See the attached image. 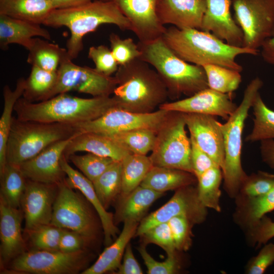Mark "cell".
Instances as JSON below:
<instances>
[{
  "instance_id": "cell-1",
  "label": "cell",
  "mask_w": 274,
  "mask_h": 274,
  "mask_svg": "<svg viewBox=\"0 0 274 274\" xmlns=\"http://www.w3.org/2000/svg\"><path fill=\"white\" fill-rule=\"evenodd\" d=\"M162 38L181 59L201 66L213 64L241 72L243 67L236 61L242 54L257 55L259 51L230 45L212 33L196 28H166Z\"/></svg>"
},
{
  "instance_id": "cell-2",
  "label": "cell",
  "mask_w": 274,
  "mask_h": 274,
  "mask_svg": "<svg viewBox=\"0 0 274 274\" xmlns=\"http://www.w3.org/2000/svg\"><path fill=\"white\" fill-rule=\"evenodd\" d=\"M116 107L113 96L85 98L64 93L39 102L20 98L14 111L21 121L73 125L96 119Z\"/></svg>"
},
{
  "instance_id": "cell-3",
  "label": "cell",
  "mask_w": 274,
  "mask_h": 274,
  "mask_svg": "<svg viewBox=\"0 0 274 274\" xmlns=\"http://www.w3.org/2000/svg\"><path fill=\"white\" fill-rule=\"evenodd\" d=\"M104 24L115 25L122 31L131 30L129 21L114 1H91L70 8L54 9L43 23L69 29L71 36L66 42V50L72 60L83 49V37Z\"/></svg>"
},
{
  "instance_id": "cell-4",
  "label": "cell",
  "mask_w": 274,
  "mask_h": 274,
  "mask_svg": "<svg viewBox=\"0 0 274 274\" xmlns=\"http://www.w3.org/2000/svg\"><path fill=\"white\" fill-rule=\"evenodd\" d=\"M146 62L138 58L119 65L113 96L118 108L136 113H149L166 102V87L161 78Z\"/></svg>"
},
{
  "instance_id": "cell-5",
  "label": "cell",
  "mask_w": 274,
  "mask_h": 274,
  "mask_svg": "<svg viewBox=\"0 0 274 274\" xmlns=\"http://www.w3.org/2000/svg\"><path fill=\"white\" fill-rule=\"evenodd\" d=\"M140 59L154 67L165 84L168 98L191 96L209 87L202 66L190 63L177 56L162 37L146 43L139 42Z\"/></svg>"
},
{
  "instance_id": "cell-6",
  "label": "cell",
  "mask_w": 274,
  "mask_h": 274,
  "mask_svg": "<svg viewBox=\"0 0 274 274\" xmlns=\"http://www.w3.org/2000/svg\"><path fill=\"white\" fill-rule=\"evenodd\" d=\"M263 85L259 77L252 80L245 90L239 105L226 122L221 124L225 151L223 179L226 191L232 197L239 193L241 185L248 176L241 163L242 135L249 110Z\"/></svg>"
},
{
  "instance_id": "cell-7",
  "label": "cell",
  "mask_w": 274,
  "mask_h": 274,
  "mask_svg": "<svg viewBox=\"0 0 274 274\" xmlns=\"http://www.w3.org/2000/svg\"><path fill=\"white\" fill-rule=\"evenodd\" d=\"M79 132L72 124L24 121L13 117L6 147V161L19 166L51 145Z\"/></svg>"
},
{
  "instance_id": "cell-8",
  "label": "cell",
  "mask_w": 274,
  "mask_h": 274,
  "mask_svg": "<svg viewBox=\"0 0 274 274\" xmlns=\"http://www.w3.org/2000/svg\"><path fill=\"white\" fill-rule=\"evenodd\" d=\"M186 126L183 113L169 111L157 132L149 156L153 166L178 169L194 174L191 140L187 134Z\"/></svg>"
},
{
  "instance_id": "cell-9",
  "label": "cell",
  "mask_w": 274,
  "mask_h": 274,
  "mask_svg": "<svg viewBox=\"0 0 274 274\" xmlns=\"http://www.w3.org/2000/svg\"><path fill=\"white\" fill-rule=\"evenodd\" d=\"M55 86L44 100L75 91L93 97L110 96L118 85L116 77L106 76L88 66L78 65L67 57L60 63Z\"/></svg>"
},
{
  "instance_id": "cell-10",
  "label": "cell",
  "mask_w": 274,
  "mask_h": 274,
  "mask_svg": "<svg viewBox=\"0 0 274 274\" xmlns=\"http://www.w3.org/2000/svg\"><path fill=\"white\" fill-rule=\"evenodd\" d=\"M232 6L243 34L242 47L259 51L274 35V0H232Z\"/></svg>"
},
{
  "instance_id": "cell-11",
  "label": "cell",
  "mask_w": 274,
  "mask_h": 274,
  "mask_svg": "<svg viewBox=\"0 0 274 274\" xmlns=\"http://www.w3.org/2000/svg\"><path fill=\"white\" fill-rule=\"evenodd\" d=\"M88 259L85 249L74 252L32 249L13 259L10 268L18 273L76 274L86 269Z\"/></svg>"
},
{
  "instance_id": "cell-12",
  "label": "cell",
  "mask_w": 274,
  "mask_h": 274,
  "mask_svg": "<svg viewBox=\"0 0 274 274\" xmlns=\"http://www.w3.org/2000/svg\"><path fill=\"white\" fill-rule=\"evenodd\" d=\"M51 224L78 232L90 240L96 234V224L90 208L65 179L58 184Z\"/></svg>"
},
{
  "instance_id": "cell-13",
  "label": "cell",
  "mask_w": 274,
  "mask_h": 274,
  "mask_svg": "<svg viewBox=\"0 0 274 274\" xmlns=\"http://www.w3.org/2000/svg\"><path fill=\"white\" fill-rule=\"evenodd\" d=\"M169 111L158 109L149 113H136L114 108L93 120L73 124L79 132H94L106 135L137 129L156 132Z\"/></svg>"
},
{
  "instance_id": "cell-14",
  "label": "cell",
  "mask_w": 274,
  "mask_h": 274,
  "mask_svg": "<svg viewBox=\"0 0 274 274\" xmlns=\"http://www.w3.org/2000/svg\"><path fill=\"white\" fill-rule=\"evenodd\" d=\"M207 208L199 199L197 188L189 185L176 190L164 205L144 217L139 224L135 235L141 236L153 226L167 222L176 216H184L193 224L202 222L207 217Z\"/></svg>"
},
{
  "instance_id": "cell-15",
  "label": "cell",
  "mask_w": 274,
  "mask_h": 274,
  "mask_svg": "<svg viewBox=\"0 0 274 274\" xmlns=\"http://www.w3.org/2000/svg\"><path fill=\"white\" fill-rule=\"evenodd\" d=\"M57 189L58 185L27 179L21 202L26 232L51 224Z\"/></svg>"
},
{
  "instance_id": "cell-16",
  "label": "cell",
  "mask_w": 274,
  "mask_h": 274,
  "mask_svg": "<svg viewBox=\"0 0 274 274\" xmlns=\"http://www.w3.org/2000/svg\"><path fill=\"white\" fill-rule=\"evenodd\" d=\"M158 1H114L129 21L131 31L140 42L146 43L161 38L166 30L157 15Z\"/></svg>"
},
{
  "instance_id": "cell-17",
  "label": "cell",
  "mask_w": 274,
  "mask_h": 274,
  "mask_svg": "<svg viewBox=\"0 0 274 274\" xmlns=\"http://www.w3.org/2000/svg\"><path fill=\"white\" fill-rule=\"evenodd\" d=\"M237 106L232 93H223L209 87L184 99L161 105L159 109L183 113H197L219 116L227 120Z\"/></svg>"
},
{
  "instance_id": "cell-18",
  "label": "cell",
  "mask_w": 274,
  "mask_h": 274,
  "mask_svg": "<svg viewBox=\"0 0 274 274\" xmlns=\"http://www.w3.org/2000/svg\"><path fill=\"white\" fill-rule=\"evenodd\" d=\"M183 116L190 136L223 171L225 151L221 123L212 115L183 113Z\"/></svg>"
},
{
  "instance_id": "cell-19",
  "label": "cell",
  "mask_w": 274,
  "mask_h": 274,
  "mask_svg": "<svg viewBox=\"0 0 274 274\" xmlns=\"http://www.w3.org/2000/svg\"><path fill=\"white\" fill-rule=\"evenodd\" d=\"M74 136L51 145L34 157L21 164L19 166L25 177L50 184L58 185L63 181L66 175L61 167L60 161L66 147Z\"/></svg>"
},
{
  "instance_id": "cell-20",
  "label": "cell",
  "mask_w": 274,
  "mask_h": 274,
  "mask_svg": "<svg viewBox=\"0 0 274 274\" xmlns=\"http://www.w3.org/2000/svg\"><path fill=\"white\" fill-rule=\"evenodd\" d=\"M206 1L200 30L212 33L230 45L242 47L243 34L230 12L232 0Z\"/></svg>"
},
{
  "instance_id": "cell-21",
  "label": "cell",
  "mask_w": 274,
  "mask_h": 274,
  "mask_svg": "<svg viewBox=\"0 0 274 274\" xmlns=\"http://www.w3.org/2000/svg\"><path fill=\"white\" fill-rule=\"evenodd\" d=\"M22 212L0 198V257L3 265L26 251L21 232Z\"/></svg>"
},
{
  "instance_id": "cell-22",
  "label": "cell",
  "mask_w": 274,
  "mask_h": 274,
  "mask_svg": "<svg viewBox=\"0 0 274 274\" xmlns=\"http://www.w3.org/2000/svg\"><path fill=\"white\" fill-rule=\"evenodd\" d=\"M206 8V0H159L157 13L164 26L201 29Z\"/></svg>"
},
{
  "instance_id": "cell-23",
  "label": "cell",
  "mask_w": 274,
  "mask_h": 274,
  "mask_svg": "<svg viewBox=\"0 0 274 274\" xmlns=\"http://www.w3.org/2000/svg\"><path fill=\"white\" fill-rule=\"evenodd\" d=\"M67 161L63 155L60 164L67 176L66 182L72 188L79 190L97 212L104 230L105 245L109 246L112 243L113 239L118 233L113 214L108 212L103 207L95 192L93 183L84 175L73 168Z\"/></svg>"
},
{
  "instance_id": "cell-24",
  "label": "cell",
  "mask_w": 274,
  "mask_h": 274,
  "mask_svg": "<svg viewBox=\"0 0 274 274\" xmlns=\"http://www.w3.org/2000/svg\"><path fill=\"white\" fill-rule=\"evenodd\" d=\"M83 151L119 161L131 153L108 135L94 132H79L71 140L63 155L67 160L71 155Z\"/></svg>"
},
{
  "instance_id": "cell-25",
  "label": "cell",
  "mask_w": 274,
  "mask_h": 274,
  "mask_svg": "<svg viewBox=\"0 0 274 274\" xmlns=\"http://www.w3.org/2000/svg\"><path fill=\"white\" fill-rule=\"evenodd\" d=\"M34 37L51 40L49 32L40 24L0 14V47L8 49L10 44H17L28 50L32 45Z\"/></svg>"
},
{
  "instance_id": "cell-26",
  "label": "cell",
  "mask_w": 274,
  "mask_h": 274,
  "mask_svg": "<svg viewBox=\"0 0 274 274\" xmlns=\"http://www.w3.org/2000/svg\"><path fill=\"white\" fill-rule=\"evenodd\" d=\"M139 225V222L134 221L124 222L123 229L115 241L108 246L95 262L81 273L102 274L118 269L126 247L130 239L135 235Z\"/></svg>"
},
{
  "instance_id": "cell-27",
  "label": "cell",
  "mask_w": 274,
  "mask_h": 274,
  "mask_svg": "<svg viewBox=\"0 0 274 274\" xmlns=\"http://www.w3.org/2000/svg\"><path fill=\"white\" fill-rule=\"evenodd\" d=\"M163 194L140 185L128 195L122 197L115 220L123 222H141L150 206Z\"/></svg>"
},
{
  "instance_id": "cell-28",
  "label": "cell",
  "mask_w": 274,
  "mask_h": 274,
  "mask_svg": "<svg viewBox=\"0 0 274 274\" xmlns=\"http://www.w3.org/2000/svg\"><path fill=\"white\" fill-rule=\"evenodd\" d=\"M197 181L196 176L189 172L175 168L153 166L141 184L156 191L164 193L193 185Z\"/></svg>"
},
{
  "instance_id": "cell-29",
  "label": "cell",
  "mask_w": 274,
  "mask_h": 274,
  "mask_svg": "<svg viewBox=\"0 0 274 274\" xmlns=\"http://www.w3.org/2000/svg\"><path fill=\"white\" fill-rule=\"evenodd\" d=\"M53 10L48 0H0V14L40 24Z\"/></svg>"
},
{
  "instance_id": "cell-30",
  "label": "cell",
  "mask_w": 274,
  "mask_h": 274,
  "mask_svg": "<svg viewBox=\"0 0 274 274\" xmlns=\"http://www.w3.org/2000/svg\"><path fill=\"white\" fill-rule=\"evenodd\" d=\"M28 51V63L51 72L57 71L61 61L69 57L66 49L38 38L33 39Z\"/></svg>"
},
{
  "instance_id": "cell-31",
  "label": "cell",
  "mask_w": 274,
  "mask_h": 274,
  "mask_svg": "<svg viewBox=\"0 0 274 274\" xmlns=\"http://www.w3.org/2000/svg\"><path fill=\"white\" fill-rule=\"evenodd\" d=\"M25 81L23 78L18 79L14 90L8 85L3 89L4 106L0 119V173L7 164L6 147L13 117L12 112L16 102L23 95Z\"/></svg>"
},
{
  "instance_id": "cell-32",
  "label": "cell",
  "mask_w": 274,
  "mask_h": 274,
  "mask_svg": "<svg viewBox=\"0 0 274 274\" xmlns=\"http://www.w3.org/2000/svg\"><path fill=\"white\" fill-rule=\"evenodd\" d=\"M121 163V196L124 197L141 185L153 165L149 156L133 153L126 155Z\"/></svg>"
},
{
  "instance_id": "cell-33",
  "label": "cell",
  "mask_w": 274,
  "mask_h": 274,
  "mask_svg": "<svg viewBox=\"0 0 274 274\" xmlns=\"http://www.w3.org/2000/svg\"><path fill=\"white\" fill-rule=\"evenodd\" d=\"M0 177V198L11 207L19 208L27 181L19 166L7 163Z\"/></svg>"
},
{
  "instance_id": "cell-34",
  "label": "cell",
  "mask_w": 274,
  "mask_h": 274,
  "mask_svg": "<svg viewBox=\"0 0 274 274\" xmlns=\"http://www.w3.org/2000/svg\"><path fill=\"white\" fill-rule=\"evenodd\" d=\"M99 200L107 210L122 191V163L115 161L93 182Z\"/></svg>"
},
{
  "instance_id": "cell-35",
  "label": "cell",
  "mask_w": 274,
  "mask_h": 274,
  "mask_svg": "<svg viewBox=\"0 0 274 274\" xmlns=\"http://www.w3.org/2000/svg\"><path fill=\"white\" fill-rule=\"evenodd\" d=\"M253 127L245 138L246 142L253 143L274 139V111L262 100L259 93L253 103Z\"/></svg>"
},
{
  "instance_id": "cell-36",
  "label": "cell",
  "mask_w": 274,
  "mask_h": 274,
  "mask_svg": "<svg viewBox=\"0 0 274 274\" xmlns=\"http://www.w3.org/2000/svg\"><path fill=\"white\" fill-rule=\"evenodd\" d=\"M222 179V169L218 165L210 168L197 178V190L199 200L205 207L217 212L221 211L220 186Z\"/></svg>"
},
{
  "instance_id": "cell-37",
  "label": "cell",
  "mask_w": 274,
  "mask_h": 274,
  "mask_svg": "<svg viewBox=\"0 0 274 274\" xmlns=\"http://www.w3.org/2000/svg\"><path fill=\"white\" fill-rule=\"evenodd\" d=\"M57 79V71H48L32 65L25 81L23 98L32 102L43 101L55 86Z\"/></svg>"
},
{
  "instance_id": "cell-38",
  "label": "cell",
  "mask_w": 274,
  "mask_h": 274,
  "mask_svg": "<svg viewBox=\"0 0 274 274\" xmlns=\"http://www.w3.org/2000/svg\"><path fill=\"white\" fill-rule=\"evenodd\" d=\"M157 132L149 129H137L108 136L130 153L147 155L153 149Z\"/></svg>"
},
{
  "instance_id": "cell-39",
  "label": "cell",
  "mask_w": 274,
  "mask_h": 274,
  "mask_svg": "<svg viewBox=\"0 0 274 274\" xmlns=\"http://www.w3.org/2000/svg\"><path fill=\"white\" fill-rule=\"evenodd\" d=\"M209 87L223 93H232L242 82L241 72L221 65L208 64L202 66Z\"/></svg>"
},
{
  "instance_id": "cell-40",
  "label": "cell",
  "mask_w": 274,
  "mask_h": 274,
  "mask_svg": "<svg viewBox=\"0 0 274 274\" xmlns=\"http://www.w3.org/2000/svg\"><path fill=\"white\" fill-rule=\"evenodd\" d=\"M241 207L242 217L247 224L251 226L263 216L274 210V187L267 193L257 197L244 198Z\"/></svg>"
},
{
  "instance_id": "cell-41",
  "label": "cell",
  "mask_w": 274,
  "mask_h": 274,
  "mask_svg": "<svg viewBox=\"0 0 274 274\" xmlns=\"http://www.w3.org/2000/svg\"><path fill=\"white\" fill-rule=\"evenodd\" d=\"M92 183L114 161L112 158L91 153L83 155H71L68 159Z\"/></svg>"
},
{
  "instance_id": "cell-42",
  "label": "cell",
  "mask_w": 274,
  "mask_h": 274,
  "mask_svg": "<svg viewBox=\"0 0 274 274\" xmlns=\"http://www.w3.org/2000/svg\"><path fill=\"white\" fill-rule=\"evenodd\" d=\"M64 229L51 224L38 227L26 232L32 250H59V242Z\"/></svg>"
},
{
  "instance_id": "cell-43",
  "label": "cell",
  "mask_w": 274,
  "mask_h": 274,
  "mask_svg": "<svg viewBox=\"0 0 274 274\" xmlns=\"http://www.w3.org/2000/svg\"><path fill=\"white\" fill-rule=\"evenodd\" d=\"M274 187V174L259 170L247 176L239 189L244 198L263 195Z\"/></svg>"
},
{
  "instance_id": "cell-44",
  "label": "cell",
  "mask_w": 274,
  "mask_h": 274,
  "mask_svg": "<svg viewBox=\"0 0 274 274\" xmlns=\"http://www.w3.org/2000/svg\"><path fill=\"white\" fill-rule=\"evenodd\" d=\"M111 50L119 65L127 64L140 58L142 52L138 44L130 38H121L112 32L109 36Z\"/></svg>"
},
{
  "instance_id": "cell-45",
  "label": "cell",
  "mask_w": 274,
  "mask_h": 274,
  "mask_svg": "<svg viewBox=\"0 0 274 274\" xmlns=\"http://www.w3.org/2000/svg\"><path fill=\"white\" fill-rule=\"evenodd\" d=\"M176 250L186 251L192 244L191 228L194 225L184 216H176L168 222Z\"/></svg>"
},
{
  "instance_id": "cell-46",
  "label": "cell",
  "mask_w": 274,
  "mask_h": 274,
  "mask_svg": "<svg viewBox=\"0 0 274 274\" xmlns=\"http://www.w3.org/2000/svg\"><path fill=\"white\" fill-rule=\"evenodd\" d=\"M145 245L154 244L161 248L167 255L176 254L171 230L168 222L157 224L151 228L141 236Z\"/></svg>"
},
{
  "instance_id": "cell-47",
  "label": "cell",
  "mask_w": 274,
  "mask_h": 274,
  "mask_svg": "<svg viewBox=\"0 0 274 274\" xmlns=\"http://www.w3.org/2000/svg\"><path fill=\"white\" fill-rule=\"evenodd\" d=\"M88 58L93 61L95 70L106 76H111L117 71L119 66L111 49L104 45L90 47Z\"/></svg>"
},
{
  "instance_id": "cell-48",
  "label": "cell",
  "mask_w": 274,
  "mask_h": 274,
  "mask_svg": "<svg viewBox=\"0 0 274 274\" xmlns=\"http://www.w3.org/2000/svg\"><path fill=\"white\" fill-rule=\"evenodd\" d=\"M147 268L149 274H174L178 272L180 268L179 260L176 254L167 255L163 261H158L154 259L147 251L144 246L138 248Z\"/></svg>"
},
{
  "instance_id": "cell-49",
  "label": "cell",
  "mask_w": 274,
  "mask_h": 274,
  "mask_svg": "<svg viewBox=\"0 0 274 274\" xmlns=\"http://www.w3.org/2000/svg\"><path fill=\"white\" fill-rule=\"evenodd\" d=\"M274 262V243L265 244L258 255L252 258L247 269L249 274H262Z\"/></svg>"
},
{
  "instance_id": "cell-50",
  "label": "cell",
  "mask_w": 274,
  "mask_h": 274,
  "mask_svg": "<svg viewBox=\"0 0 274 274\" xmlns=\"http://www.w3.org/2000/svg\"><path fill=\"white\" fill-rule=\"evenodd\" d=\"M190 138L191 145L192 166L194 174L197 178L210 168L219 165L200 148L193 138L190 136Z\"/></svg>"
},
{
  "instance_id": "cell-51",
  "label": "cell",
  "mask_w": 274,
  "mask_h": 274,
  "mask_svg": "<svg viewBox=\"0 0 274 274\" xmlns=\"http://www.w3.org/2000/svg\"><path fill=\"white\" fill-rule=\"evenodd\" d=\"M90 241L78 232L64 229L59 242V250L64 252H74L84 249Z\"/></svg>"
},
{
  "instance_id": "cell-52",
  "label": "cell",
  "mask_w": 274,
  "mask_h": 274,
  "mask_svg": "<svg viewBox=\"0 0 274 274\" xmlns=\"http://www.w3.org/2000/svg\"><path fill=\"white\" fill-rule=\"evenodd\" d=\"M250 227L252 238L258 246L265 244L274 237V222L265 215Z\"/></svg>"
},
{
  "instance_id": "cell-53",
  "label": "cell",
  "mask_w": 274,
  "mask_h": 274,
  "mask_svg": "<svg viewBox=\"0 0 274 274\" xmlns=\"http://www.w3.org/2000/svg\"><path fill=\"white\" fill-rule=\"evenodd\" d=\"M118 274H142L143 271L139 262L134 257L132 248L129 243L126 247L122 263L116 272Z\"/></svg>"
},
{
  "instance_id": "cell-54",
  "label": "cell",
  "mask_w": 274,
  "mask_h": 274,
  "mask_svg": "<svg viewBox=\"0 0 274 274\" xmlns=\"http://www.w3.org/2000/svg\"><path fill=\"white\" fill-rule=\"evenodd\" d=\"M260 151L263 161L274 169V140L268 139L260 141Z\"/></svg>"
},
{
  "instance_id": "cell-55",
  "label": "cell",
  "mask_w": 274,
  "mask_h": 274,
  "mask_svg": "<svg viewBox=\"0 0 274 274\" xmlns=\"http://www.w3.org/2000/svg\"><path fill=\"white\" fill-rule=\"evenodd\" d=\"M260 49L264 61L274 66V35L266 40Z\"/></svg>"
},
{
  "instance_id": "cell-56",
  "label": "cell",
  "mask_w": 274,
  "mask_h": 274,
  "mask_svg": "<svg viewBox=\"0 0 274 274\" xmlns=\"http://www.w3.org/2000/svg\"><path fill=\"white\" fill-rule=\"evenodd\" d=\"M92 0H48L54 9H62L76 7Z\"/></svg>"
},
{
  "instance_id": "cell-57",
  "label": "cell",
  "mask_w": 274,
  "mask_h": 274,
  "mask_svg": "<svg viewBox=\"0 0 274 274\" xmlns=\"http://www.w3.org/2000/svg\"><path fill=\"white\" fill-rule=\"evenodd\" d=\"M104 1H114V0H104Z\"/></svg>"
}]
</instances>
